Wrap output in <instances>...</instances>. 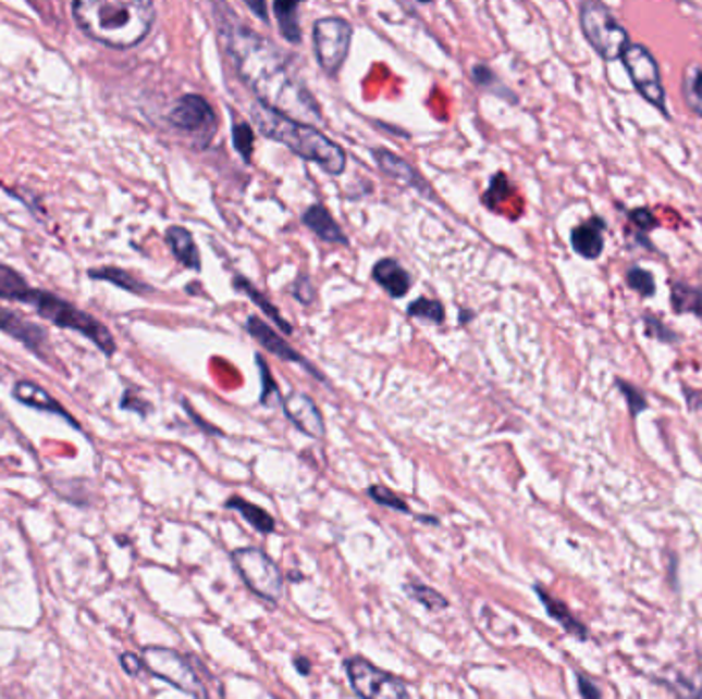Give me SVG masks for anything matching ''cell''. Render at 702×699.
I'll use <instances>...</instances> for the list:
<instances>
[{"instance_id": "1", "label": "cell", "mask_w": 702, "mask_h": 699, "mask_svg": "<svg viewBox=\"0 0 702 699\" xmlns=\"http://www.w3.org/2000/svg\"><path fill=\"white\" fill-rule=\"evenodd\" d=\"M220 41L234 68L257 101L296 122L321 120V109L307 87L294 76L286 54L268 37L257 34L234 15L231 7L214 4Z\"/></svg>"}, {"instance_id": "2", "label": "cell", "mask_w": 702, "mask_h": 699, "mask_svg": "<svg viewBox=\"0 0 702 699\" xmlns=\"http://www.w3.org/2000/svg\"><path fill=\"white\" fill-rule=\"evenodd\" d=\"M73 15L87 36L126 50L150 34L157 11L148 0H76Z\"/></svg>"}, {"instance_id": "3", "label": "cell", "mask_w": 702, "mask_h": 699, "mask_svg": "<svg viewBox=\"0 0 702 699\" xmlns=\"http://www.w3.org/2000/svg\"><path fill=\"white\" fill-rule=\"evenodd\" d=\"M251 117L261 136L284 143L296 157L305 161L317 162L324 173L342 175L345 171L347 157L342 146L327 138L317 127L296 122L284 113L266 108L259 101L251 105Z\"/></svg>"}, {"instance_id": "4", "label": "cell", "mask_w": 702, "mask_h": 699, "mask_svg": "<svg viewBox=\"0 0 702 699\" xmlns=\"http://www.w3.org/2000/svg\"><path fill=\"white\" fill-rule=\"evenodd\" d=\"M25 304L36 305L37 312L41 319L60 326V328H71L81 335H85L89 341L95 342L106 355L115 353V339L111 337L106 324L99 323L87 312L78 310L76 305L58 298L50 291L41 289H32Z\"/></svg>"}, {"instance_id": "5", "label": "cell", "mask_w": 702, "mask_h": 699, "mask_svg": "<svg viewBox=\"0 0 702 699\" xmlns=\"http://www.w3.org/2000/svg\"><path fill=\"white\" fill-rule=\"evenodd\" d=\"M579 25L588 43L595 54L606 62L620 60L630 46L629 32L614 17L613 11L602 4L588 0L579 7Z\"/></svg>"}, {"instance_id": "6", "label": "cell", "mask_w": 702, "mask_h": 699, "mask_svg": "<svg viewBox=\"0 0 702 699\" xmlns=\"http://www.w3.org/2000/svg\"><path fill=\"white\" fill-rule=\"evenodd\" d=\"M233 562L247 587L261 599L278 603L284 595V576L275 562L259 548L234 550Z\"/></svg>"}, {"instance_id": "7", "label": "cell", "mask_w": 702, "mask_h": 699, "mask_svg": "<svg viewBox=\"0 0 702 699\" xmlns=\"http://www.w3.org/2000/svg\"><path fill=\"white\" fill-rule=\"evenodd\" d=\"M354 39V27L342 17H323L312 25V46L324 74L335 76L342 71L349 46Z\"/></svg>"}, {"instance_id": "8", "label": "cell", "mask_w": 702, "mask_h": 699, "mask_svg": "<svg viewBox=\"0 0 702 699\" xmlns=\"http://www.w3.org/2000/svg\"><path fill=\"white\" fill-rule=\"evenodd\" d=\"M623 64L630 76L632 87L648 101L649 105L660 109L664 117H669L666 105V89L662 83L660 64L641 43H630L627 52L623 54Z\"/></svg>"}, {"instance_id": "9", "label": "cell", "mask_w": 702, "mask_h": 699, "mask_svg": "<svg viewBox=\"0 0 702 699\" xmlns=\"http://www.w3.org/2000/svg\"><path fill=\"white\" fill-rule=\"evenodd\" d=\"M171 126L189 134L198 148H208L218 129L217 113L199 95H185L169 113Z\"/></svg>"}, {"instance_id": "10", "label": "cell", "mask_w": 702, "mask_h": 699, "mask_svg": "<svg viewBox=\"0 0 702 699\" xmlns=\"http://www.w3.org/2000/svg\"><path fill=\"white\" fill-rule=\"evenodd\" d=\"M145 666L161 677L167 683L175 685L181 691L194 696V698L206 699V689L199 682L198 673L194 666L187 663L185 657L171 648H161V646H150L145 650Z\"/></svg>"}, {"instance_id": "11", "label": "cell", "mask_w": 702, "mask_h": 699, "mask_svg": "<svg viewBox=\"0 0 702 699\" xmlns=\"http://www.w3.org/2000/svg\"><path fill=\"white\" fill-rule=\"evenodd\" d=\"M345 673L361 699H411L405 683L364 659H349Z\"/></svg>"}, {"instance_id": "12", "label": "cell", "mask_w": 702, "mask_h": 699, "mask_svg": "<svg viewBox=\"0 0 702 699\" xmlns=\"http://www.w3.org/2000/svg\"><path fill=\"white\" fill-rule=\"evenodd\" d=\"M282 404H284V413L296 425V429L307 433L308 437H315V439L324 437L323 414L310 396L294 392L286 400H282Z\"/></svg>"}, {"instance_id": "13", "label": "cell", "mask_w": 702, "mask_h": 699, "mask_svg": "<svg viewBox=\"0 0 702 699\" xmlns=\"http://www.w3.org/2000/svg\"><path fill=\"white\" fill-rule=\"evenodd\" d=\"M372 157L374 161L379 164L380 171L389 177L411 187V189H417L419 194H423L426 198H433L432 187L428 185V180L421 177L419 171H415L414 166L405 159L396 157L395 152L386 150V148H374L372 150Z\"/></svg>"}, {"instance_id": "14", "label": "cell", "mask_w": 702, "mask_h": 699, "mask_svg": "<svg viewBox=\"0 0 702 699\" xmlns=\"http://www.w3.org/2000/svg\"><path fill=\"white\" fill-rule=\"evenodd\" d=\"M247 333H249L253 339L259 342V345H263V347H266L270 353H273L275 358H280L282 361H290V363H300V365H305V367H307L308 372H312V374L319 377V379H323L319 372H315V370L308 365L307 359L303 358L296 349H292L288 342H286V339H282V337L271 328L270 324L263 323L261 319L251 316V319L247 321Z\"/></svg>"}, {"instance_id": "15", "label": "cell", "mask_w": 702, "mask_h": 699, "mask_svg": "<svg viewBox=\"0 0 702 699\" xmlns=\"http://www.w3.org/2000/svg\"><path fill=\"white\" fill-rule=\"evenodd\" d=\"M604 233H606V220L600 215H592L590 220L577 224L571 230L574 251L590 261L600 259L604 252Z\"/></svg>"}, {"instance_id": "16", "label": "cell", "mask_w": 702, "mask_h": 699, "mask_svg": "<svg viewBox=\"0 0 702 699\" xmlns=\"http://www.w3.org/2000/svg\"><path fill=\"white\" fill-rule=\"evenodd\" d=\"M0 330L11 335L17 341L25 342V347L34 349L39 355H41V347L48 345V335L44 333V328L29 323L27 319L19 316L11 310H0Z\"/></svg>"}, {"instance_id": "17", "label": "cell", "mask_w": 702, "mask_h": 699, "mask_svg": "<svg viewBox=\"0 0 702 699\" xmlns=\"http://www.w3.org/2000/svg\"><path fill=\"white\" fill-rule=\"evenodd\" d=\"M372 277L391 298H403L409 294V289L414 287V279L409 275V271L405 270L395 259H382L374 270H372Z\"/></svg>"}, {"instance_id": "18", "label": "cell", "mask_w": 702, "mask_h": 699, "mask_svg": "<svg viewBox=\"0 0 702 699\" xmlns=\"http://www.w3.org/2000/svg\"><path fill=\"white\" fill-rule=\"evenodd\" d=\"M303 224L329 245H347L349 242L347 236L343 234L342 226L333 220L331 212L321 203H315L308 208L307 212L303 214Z\"/></svg>"}, {"instance_id": "19", "label": "cell", "mask_w": 702, "mask_h": 699, "mask_svg": "<svg viewBox=\"0 0 702 699\" xmlns=\"http://www.w3.org/2000/svg\"><path fill=\"white\" fill-rule=\"evenodd\" d=\"M534 591H537V595L541 597L542 606H544L546 613H549L557 624H561V628L565 629V632H569V634H574V636L579 638V640H588V638H590V629L586 628V624H581V622L577 620L576 615H574V611L569 610L561 599L553 597L551 592L544 591L541 585H537V587H534Z\"/></svg>"}, {"instance_id": "20", "label": "cell", "mask_w": 702, "mask_h": 699, "mask_svg": "<svg viewBox=\"0 0 702 699\" xmlns=\"http://www.w3.org/2000/svg\"><path fill=\"white\" fill-rule=\"evenodd\" d=\"M167 242L180 263H183L187 270L199 271L201 259H199L198 247H196V240L192 234L181 226H173L167 230Z\"/></svg>"}, {"instance_id": "21", "label": "cell", "mask_w": 702, "mask_h": 699, "mask_svg": "<svg viewBox=\"0 0 702 699\" xmlns=\"http://www.w3.org/2000/svg\"><path fill=\"white\" fill-rule=\"evenodd\" d=\"M669 302L676 314H692L702 321V287L688 286L685 282H672Z\"/></svg>"}, {"instance_id": "22", "label": "cell", "mask_w": 702, "mask_h": 699, "mask_svg": "<svg viewBox=\"0 0 702 699\" xmlns=\"http://www.w3.org/2000/svg\"><path fill=\"white\" fill-rule=\"evenodd\" d=\"M13 395L17 400H21L23 404L27 407H34V409H39V411H50V413L64 414L69 416L66 411L56 402L52 396L48 395L44 388H39L34 382H27V379H21L15 384L13 388Z\"/></svg>"}, {"instance_id": "23", "label": "cell", "mask_w": 702, "mask_h": 699, "mask_svg": "<svg viewBox=\"0 0 702 699\" xmlns=\"http://www.w3.org/2000/svg\"><path fill=\"white\" fill-rule=\"evenodd\" d=\"M298 2H273V13L278 18L282 36L288 39L290 43H300L303 39V29H300V18H298Z\"/></svg>"}, {"instance_id": "24", "label": "cell", "mask_w": 702, "mask_h": 699, "mask_svg": "<svg viewBox=\"0 0 702 699\" xmlns=\"http://www.w3.org/2000/svg\"><path fill=\"white\" fill-rule=\"evenodd\" d=\"M226 509L238 511L261 534H271L275 529V521H273V517H271L268 511H263L261 507H257L253 502H247L245 499H241V497H231L226 501Z\"/></svg>"}, {"instance_id": "25", "label": "cell", "mask_w": 702, "mask_h": 699, "mask_svg": "<svg viewBox=\"0 0 702 699\" xmlns=\"http://www.w3.org/2000/svg\"><path fill=\"white\" fill-rule=\"evenodd\" d=\"M29 291H32V287L27 286V282L23 279V275L19 271L0 263V298L2 300H15V302L25 304Z\"/></svg>"}, {"instance_id": "26", "label": "cell", "mask_w": 702, "mask_h": 699, "mask_svg": "<svg viewBox=\"0 0 702 699\" xmlns=\"http://www.w3.org/2000/svg\"><path fill=\"white\" fill-rule=\"evenodd\" d=\"M682 97L686 108L702 117V66L690 64L686 66L682 76Z\"/></svg>"}, {"instance_id": "27", "label": "cell", "mask_w": 702, "mask_h": 699, "mask_svg": "<svg viewBox=\"0 0 702 699\" xmlns=\"http://www.w3.org/2000/svg\"><path fill=\"white\" fill-rule=\"evenodd\" d=\"M90 277L95 279H103V282H111L115 286L124 287L127 291L134 294H146L150 291V287L140 284L136 277H132L127 271L115 270V267H103V270H90Z\"/></svg>"}, {"instance_id": "28", "label": "cell", "mask_w": 702, "mask_h": 699, "mask_svg": "<svg viewBox=\"0 0 702 699\" xmlns=\"http://www.w3.org/2000/svg\"><path fill=\"white\" fill-rule=\"evenodd\" d=\"M234 286L238 287V289H243L249 298H251L253 302L255 304L259 305L268 316H270L271 321L273 323L278 324L284 333H292V324L288 323V321H284L282 316H280V312H278V308L275 305L271 304L270 300H266L255 287L249 284V282H245L243 277H236V282H234Z\"/></svg>"}, {"instance_id": "29", "label": "cell", "mask_w": 702, "mask_h": 699, "mask_svg": "<svg viewBox=\"0 0 702 699\" xmlns=\"http://www.w3.org/2000/svg\"><path fill=\"white\" fill-rule=\"evenodd\" d=\"M627 217H629V222L632 224V230L637 234V242H641L645 249L651 251L653 247L649 242L648 234L657 226L655 215L651 214L649 208H637V210H629Z\"/></svg>"}, {"instance_id": "30", "label": "cell", "mask_w": 702, "mask_h": 699, "mask_svg": "<svg viewBox=\"0 0 702 699\" xmlns=\"http://www.w3.org/2000/svg\"><path fill=\"white\" fill-rule=\"evenodd\" d=\"M407 314L414 319H423L430 323H444L446 319V310L440 300H432V298H419L415 300L414 304L407 308Z\"/></svg>"}, {"instance_id": "31", "label": "cell", "mask_w": 702, "mask_h": 699, "mask_svg": "<svg viewBox=\"0 0 702 699\" xmlns=\"http://www.w3.org/2000/svg\"><path fill=\"white\" fill-rule=\"evenodd\" d=\"M407 592H409V597H411L414 601L421 603V606H423V608H428V610L438 611L446 610V608H448V599H446L442 592L435 591L432 587H426V585H421V583H411V585H407Z\"/></svg>"}, {"instance_id": "32", "label": "cell", "mask_w": 702, "mask_h": 699, "mask_svg": "<svg viewBox=\"0 0 702 699\" xmlns=\"http://www.w3.org/2000/svg\"><path fill=\"white\" fill-rule=\"evenodd\" d=\"M625 279H627V286L632 291H637L641 298L655 296V277L651 271L643 270V267H630Z\"/></svg>"}, {"instance_id": "33", "label": "cell", "mask_w": 702, "mask_h": 699, "mask_svg": "<svg viewBox=\"0 0 702 699\" xmlns=\"http://www.w3.org/2000/svg\"><path fill=\"white\" fill-rule=\"evenodd\" d=\"M616 388L623 392V396H625V400H627V407H629V413L632 414V416H639L641 413H645L648 411V398H645V395L635 386V384H630V382H627V379H616Z\"/></svg>"}, {"instance_id": "34", "label": "cell", "mask_w": 702, "mask_h": 699, "mask_svg": "<svg viewBox=\"0 0 702 699\" xmlns=\"http://www.w3.org/2000/svg\"><path fill=\"white\" fill-rule=\"evenodd\" d=\"M253 140H255L253 127L249 124H245V122H236L233 126L234 148H236V152L243 157L245 162L251 161Z\"/></svg>"}, {"instance_id": "35", "label": "cell", "mask_w": 702, "mask_h": 699, "mask_svg": "<svg viewBox=\"0 0 702 699\" xmlns=\"http://www.w3.org/2000/svg\"><path fill=\"white\" fill-rule=\"evenodd\" d=\"M368 495L374 499V501L382 504V507H389V509H395V511H403V513H409V507L407 502L403 501L398 495H395L391 488L386 486H372L368 490Z\"/></svg>"}, {"instance_id": "36", "label": "cell", "mask_w": 702, "mask_h": 699, "mask_svg": "<svg viewBox=\"0 0 702 699\" xmlns=\"http://www.w3.org/2000/svg\"><path fill=\"white\" fill-rule=\"evenodd\" d=\"M643 324H645V333L651 339L662 342H676L680 341V337L676 333H672L667 328L666 324L662 323L657 316H651V314H645L643 316Z\"/></svg>"}, {"instance_id": "37", "label": "cell", "mask_w": 702, "mask_h": 699, "mask_svg": "<svg viewBox=\"0 0 702 699\" xmlns=\"http://www.w3.org/2000/svg\"><path fill=\"white\" fill-rule=\"evenodd\" d=\"M507 194H512V187H509V183H507V177H505L504 173H500V175H495L493 180H491V187H489V191L483 196V201H485L487 208L495 210L497 208V201L505 199Z\"/></svg>"}, {"instance_id": "38", "label": "cell", "mask_w": 702, "mask_h": 699, "mask_svg": "<svg viewBox=\"0 0 702 699\" xmlns=\"http://www.w3.org/2000/svg\"><path fill=\"white\" fill-rule=\"evenodd\" d=\"M257 365H259V372H261V382H263V395H261V402L263 404H273L275 400H280V390L271 377L270 367L266 365V361L261 355H257Z\"/></svg>"}, {"instance_id": "39", "label": "cell", "mask_w": 702, "mask_h": 699, "mask_svg": "<svg viewBox=\"0 0 702 699\" xmlns=\"http://www.w3.org/2000/svg\"><path fill=\"white\" fill-rule=\"evenodd\" d=\"M577 677V689H579V696L581 699H602V689L598 683L592 682L590 677L581 675V673H576Z\"/></svg>"}, {"instance_id": "40", "label": "cell", "mask_w": 702, "mask_h": 699, "mask_svg": "<svg viewBox=\"0 0 702 699\" xmlns=\"http://www.w3.org/2000/svg\"><path fill=\"white\" fill-rule=\"evenodd\" d=\"M686 404L690 411L694 413H702V390H692V388H685Z\"/></svg>"}, {"instance_id": "41", "label": "cell", "mask_w": 702, "mask_h": 699, "mask_svg": "<svg viewBox=\"0 0 702 699\" xmlns=\"http://www.w3.org/2000/svg\"><path fill=\"white\" fill-rule=\"evenodd\" d=\"M122 664L130 675H138L145 669V663L136 654H127V652L122 657Z\"/></svg>"}, {"instance_id": "42", "label": "cell", "mask_w": 702, "mask_h": 699, "mask_svg": "<svg viewBox=\"0 0 702 699\" xmlns=\"http://www.w3.org/2000/svg\"><path fill=\"white\" fill-rule=\"evenodd\" d=\"M472 76L477 78V83H479V85H491V83H493V74H491V71H489L487 66H477V68L472 71Z\"/></svg>"}, {"instance_id": "43", "label": "cell", "mask_w": 702, "mask_h": 699, "mask_svg": "<svg viewBox=\"0 0 702 699\" xmlns=\"http://www.w3.org/2000/svg\"><path fill=\"white\" fill-rule=\"evenodd\" d=\"M247 7L251 9V11H255L259 17L263 18V21H268V13H266V2H251V0H247Z\"/></svg>"}, {"instance_id": "44", "label": "cell", "mask_w": 702, "mask_h": 699, "mask_svg": "<svg viewBox=\"0 0 702 699\" xmlns=\"http://www.w3.org/2000/svg\"><path fill=\"white\" fill-rule=\"evenodd\" d=\"M294 664H296V669H298V673H303V675H308V673H310V661H308V659H303V657H298V659L294 661Z\"/></svg>"}, {"instance_id": "45", "label": "cell", "mask_w": 702, "mask_h": 699, "mask_svg": "<svg viewBox=\"0 0 702 699\" xmlns=\"http://www.w3.org/2000/svg\"><path fill=\"white\" fill-rule=\"evenodd\" d=\"M419 521H426V523H438V520L435 517H432V515H421V517H417Z\"/></svg>"}]
</instances>
